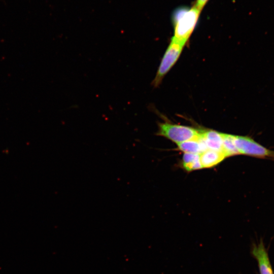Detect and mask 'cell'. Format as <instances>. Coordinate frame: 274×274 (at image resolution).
I'll use <instances>...</instances> for the list:
<instances>
[{"label": "cell", "instance_id": "obj_7", "mask_svg": "<svg viewBox=\"0 0 274 274\" xmlns=\"http://www.w3.org/2000/svg\"><path fill=\"white\" fill-rule=\"evenodd\" d=\"M225 157L222 151L207 150L200 154V161L202 168H211L220 163Z\"/></svg>", "mask_w": 274, "mask_h": 274}, {"label": "cell", "instance_id": "obj_1", "mask_svg": "<svg viewBox=\"0 0 274 274\" xmlns=\"http://www.w3.org/2000/svg\"><path fill=\"white\" fill-rule=\"evenodd\" d=\"M200 12L195 6L176 10L172 17L174 27L173 38L186 44L196 25Z\"/></svg>", "mask_w": 274, "mask_h": 274}, {"label": "cell", "instance_id": "obj_5", "mask_svg": "<svg viewBox=\"0 0 274 274\" xmlns=\"http://www.w3.org/2000/svg\"><path fill=\"white\" fill-rule=\"evenodd\" d=\"M200 137L208 150L222 152V133L212 130H201Z\"/></svg>", "mask_w": 274, "mask_h": 274}, {"label": "cell", "instance_id": "obj_10", "mask_svg": "<svg viewBox=\"0 0 274 274\" xmlns=\"http://www.w3.org/2000/svg\"><path fill=\"white\" fill-rule=\"evenodd\" d=\"M208 0H196L195 7L199 11H201Z\"/></svg>", "mask_w": 274, "mask_h": 274}, {"label": "cell", "instance_id": "obj_2", "mask_svg": "<svg viewBox=\"0 0 274 274\" xmlns=\"http://www.w3.org/2000/svg\"><path fill=\"white\" fill-rule=\"evenodd\" d=\"M201 131V130L190 126L163 122L158 123L157 134L178 144L198 137Z\"/></svg>", "mask_w": 274, "mask_h": 274}, {"label": "cell", "instance_id": "obj_6", "mask_svg": "<svg viewBox=\"0 0 274 274\" xmlns=\"http://www.w3.org/2000/svg\"><path fill=\"white\" fill-rule=\"evenodd\" d=\"M177 145L178 149L185 153L201 154L208 150L200 135L196 138L179 143Z\"/></svg>", "mask_w": 274, "mask_h": 274}, {"label": "cell", "instance_id": "obj_8", "mask_svg": "<svg viewBox=\"0 0 274 274\" xmlns=\"http://www.w3.org/2000/svg\"><path fill=\"white\" fill-rule=\"evenodd\" d=\"M182 165L188 172L202 168L200 154L185 153L182 158Z\"/></svg>", "mask_w": 274, "mask_h": 274}, {"label": "cell", "instance_id": "obj_9", "mask_svg": "<svg viewBox=\"0 0 274 274\" xmlns=\"http://www.w3.org/2000/svg\"><path fill=\"white\" fill-rule=\"evenodd\" d=\"M222 152L226 157L239 155L234 141V135L222 133Z\"/></svg>", "mask_w": 274, "mask_h": 274}, {"label": "cell", "instance_id": "obj_4", "mask_svg": "<svg viewBox=\"0 0 274 274\" xmlns=\"http://www.w3.org/2000/svg\"><path fill=\"white\" fill-rule=\"evenodd\" d=\"M252 253L258 261L260 274H273L262 242L253 247Z\"/></svg>", "mask_w": 274, "mask_h": 274}, {"label": "cell", "instance_id": "obj_3", "mask_svg": "<svg viewBox=\"0 0 274 274\" xmlns=\"http://www.w3.org/2000/svg\"><path fill=\"white\" fill-rule=\"evenodd\" d=\"M185 44L173 38H172L152 83L154 87H156L160 85L165 75L178 59Z\"/></svg>", "mask_w": 274, "mask_h": 274}]
</instances>
